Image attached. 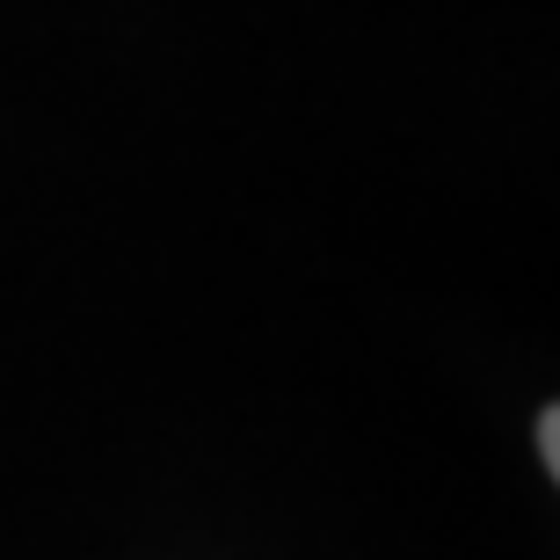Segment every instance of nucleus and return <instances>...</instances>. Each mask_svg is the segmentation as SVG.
Returning <instances> with one entry per match:
<instances>
[{
    "label": "nucleus",
    "instance_id": "f257e3e1",
    "mask_svg": "<svg viewBox=\"0 0 560 560\" xmlns=\"http://www.w3.org/2000/svg\"><path fill=\"white\" fill-rule=\"evenodd\" d=\"M539 458H546V466H560V416H553V408L539 416Z\"/></svg>",
    "mask_w": 560,
    "mask_h": 560
}]
</instances>
